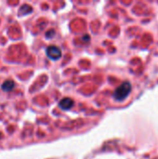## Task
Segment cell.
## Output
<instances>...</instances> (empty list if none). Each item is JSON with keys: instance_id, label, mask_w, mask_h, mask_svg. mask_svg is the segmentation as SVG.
I'll return each mask as SVG.
<instances>
[{"instance_id": "cell-1", "label": "cell", "mask_w": 158, "mask_h": 159, "mask_svg": "<svg viewBox=\"0 0 158 159\" xmlns=\"http://www.w3.org/2000/svg\"><path fill=\"white\" fill-rule=\"evenodd\" d=\"M131 84L128 81L122 83L114 92V99L117 102H123L131 92Z\"/></svg>"}, {"instance_id": "cell-2", "label": "cell", "mask_w": 158, "mask_h": 159, "mask_svg": "<svg viewBox=\"0 0 158 159\" xmlns=\"http://www.w3.org/2000/svg\"><path fill=\"white\" fill-rule=\"evenodd\" d=\"M46 52H47V56L53 61H57L61 57V50L60 49V48H58L56 46L47 47Z\"/></svg>"}, {"instance_id": "cell-3", "label": "cell", "mask_w": 158, "mask_h": 159, "mask_svg": "<svg viewBox=\"0 0 158 159\" xmlns=\"http://www.w3.org/2000/svg\"><path fill=\"white\" fill-rule=\"evenodd\" d=\"M59 106L62 110H70L74 106V101L70 98H64L60 102Z\"/></svg>"}, {"instance_id": "cell-4", "label": "cell", "mask_w": 158, "mask_h": 159, "mask_svg": "<svg viewBox=\"0 0 158 159\" xmlns=\"http://www.w3.org/2000/svg\"><path fill=\"white\" fill-rule=\"evenodd\" d=\"M1 88H2V89H3L4 91L9 92V91H11V90H13V89L15 88V83H14V81H12V80H7V81H5V82L2 84Z\"/></svg>"}, {"instance_id": "cell-5", "label": "cell", "mask_w": 158, "mask_h": 159, "mask_svg": "<svg viewBox=\"0 0 158 159\" xmlns=\"http://www.w3.org/2000/svg\"><path fill=\"white\" fill-rule=\"evenodd\" d=\"M32 11H33V9H32V7H31L30 6H28V5H23V6L20 7V10H19V14H20V15H26V14H28V13H31Z\"/></svg>"}, {"instance_id": "cell-6", "label": "cell", "mask_w": 158, "mask_h": 159, "mask_svg": "<svg viewBox=\"0 0 158 159\" xmlns=\"http://www.w3.org/2000/svg\"><path fill=\"white\" fill-rule=\"evenodd\" d=\"M54 34H55V32H54L53 30H50V31H48V32L46 34V35H47V38H51V37L54 35Z\"/></svg>"}]
</instances>
